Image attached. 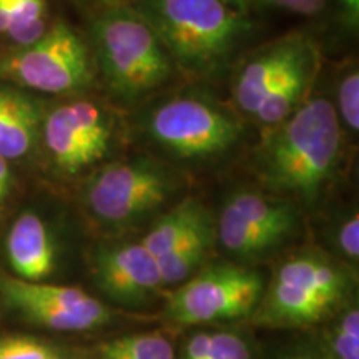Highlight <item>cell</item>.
<instances>
[{"label": "cell", "instance_id": "6da1fadb", "mask_svg": "<svg viewBox=\"0 0 359 359\" xmlns=\"http://www.w3.org/2000/svg\"><path fill=\"white\" fill-rule=\"evenodd\" d=\"M98 88L120 110H135L182 77L177 64L148 22L120 4L93 11L87 34Z\"/></svg>", "mask_w": 359, "mask_h": 359}, {"label": "cell", "instance_id": "7a4b0ae2", "mask_svg": "<svg viewBox=\"0 0 359 359\" xmlns=\"http://www.w3.org/2000/svg\"><path fill=\"white\" fill-rule=\"evenodd\" d=\"M341 154L343 127L333 100L309 97L263 135L258 173L269 190L313 206L338 172Z\"/></svg>", "mask_w": 359, "mask_h": 359}, {"label": "cell", "instance_id": "3957f363", "mask_svg": "<svg viewBox=\"0 0 359 359\" xmlns=\"http://www.w3.org/2000/svg\"><path fill=\"white\" fill-rule=\"evenodd\" d=\"M182 75L212 79L238 60L257 32V20L231 0H133Z\"/></svg>", "mask_w": 359, "mask_h": 359}, {"label": "cell", "instance_id": "277c9868", "mask_svg": "<svg viewBox=\"0 0 359 359\" xmlns=\"http://www.w3.org/2000/svg\"><path fill=\"white\" fill-rule=\"evenodd\" d=\"M133 111L143 137L185 163L222 158L245 135V120L230 103L196 85L165 90Z\"/></svg>", "mask_w": 359, "mask_h": 359}, {"label": "cell", "instance_id": "5b68a950", "mask_svg": "<svg viewBox=\"0 0 359 359\" xmlns=\"http://www.w3.org/2000/svg\"><path fill=\"white\" fill-rule=\"evenodd\" d=\"M0 82L42 97L92 93L98 79L87 35L57 17L37 42L0 53Z\"/></svg>", "mask_w": 359, "mask_h": 359}, {"label": "cell", "instance_id": "8992f818", "mask_svg": "<svg viewBox=\"0 0 359 359\" xmlns=\"http://www.w3.org/2000/svg\"><path fill=\"white\" fill-rule=\"evenodd\" d=\"M123 127V110L92 93L64 97L43 115L40 145L65 177L107 163Z\"/></svg>", "mask_w": 359, "mask_h": 359}, {"label": "cell", "instance_id": "52a82bcc", "mask_svg": "<svg viewBox=\"0 0 359 359\" xmlns=\"http://www.w3.org/2000/svg\"><path fill=\"white\" fill-rule=\"evenodd\" d=\"M182 188L168 165L147 155L107 161L90 175L82 198L98 223L128 226L158 212Z\"/></svg>", "mask_w": 359, "mask_h": 359}, {"label": "cell", "instance_id": "ba28073f", "mask_svg": "<svg viewBox=\"0 0 359 359\" xmlns=\"http://www.w3.org/2000/svg\"><path fill=\"white\" fill-rule=\"evenodd\" d=\"M348 293V278L330 259L299 255L278 268L255 320L269 326H306L325 320Z\"/></svg>", "mask_w": 359, "mask_h": 359}, {"label": "cell", "instance_id": "9c48e42d", "mask_svg": "<svg viewBox=\"0 0 359 359\" xmlns=\"http://www.w3.org/2000/svg\"><path fill=\"white\" fill-rule=\"evenodd\" d=\"M263 291V276L255 269L213 264L170 294L165 318L178 326L235 321L255 313Z\"/></svg>", "mask_w": 359, "mask_h": 359}, {"label": "cell", "instance_id": "30bf717a", "mask_svg": "<svg viewBox=\"0 0 359 359\" xmlns=\"http://www.w3.org/2000/svg\"><path fill=\"white\" fill-rule=\"evenodd\" d=\"M0 294L35 325L55 331H87L111 321L110 309L75 286L0 276Z\"/></svg>", "mask_w": 359, "mask_h": 359}, {"label": "cell", "instance_id": "8fae6325", "mask_svg": "<svg viewBox=\"0 0 359 359\" xmlns=\"http://www.w3.org/2000/svg\"><path fill=\"white\" fill-rule=\"evenodd\" d=\"M313 40L311 35L303 30H294L263 43L241 58L231 77L230 87V105L241 118L251 122L275 80L302 55Z\"/></svg>", "mask_w": 359, "mask_h": 359}, {"label": "cell", "instance_id": "7c38bea8", "mask_svg": "<svg viewBox=\"0 0 359 359\" xmlns=\"http://www.w3.org/2000/svg\"><path fill=\"white\" fill-rule=\"evenodd\" d=\"M95 280L103 293L123 306L150 302L163 286L158 262L140 241L98 251Z\"/></svg>", "mask_w": 359, "mask_h": 359}, {"label": "cell", "instance_id": "4fadbf2b", "mask_svg": "<svg viewBox=\"0 0 359 359\" xmlns=\"http://www.w3.org/2000/svg\"><path fill=\"white\" fill-rule=\"evenodd\" d=\"M47 107L45 97L0 82V156L17 161L37 150Z\"/></svg>", "mask_w": 359, "mask_h": 359}, {"label": "cell", "instance_id": "5bb4252c", "mask_svg": "<svg viewBox=\"0 0 359 359\" xmlns=\"http://www.w3.org/2000/svg\"><path fill=\"white\" fill-rule=\"evenodd\" d=\"M321 69V50L316 40L304 48L302 55L275 80L263 97L251 122L263 130L273 128L288 118L293 111L311 97L313 85Z\"/></svg>", "mask_w": 359, "mask_h": 359}, {"label": "cell", "instance_id": "9a60e30c", "mask_svg": "<svg viewBox=\"0 0 359 359\" xmlns=\"http://www.w3.org/2000/svg\"><path fill=\"white\" fill-rule=\"evenodd\" d=\"M8 263L17 278L43 281L55 268V243L50 228L34 210L13 219L6 238Z\"/></svg>", "mask_w": 359, "mask_h": 359}, {"label": "cell", "instance_id": "2e32d148", "mask_svg": "<svg viewBox=\"0 0 359 359\" xmlns=\"http://www.w3.org/2000/svg\"><path fill=\"white\" fill-rule=\"evenodd\" d=\"M210 222H213L212 215L201 201L185 198L173 205L167 213L161 215L142 238L140 243L155 258H158Z\"/></svg>", "mask_w": 359, "mask_h": 359}, {"label": "cell", "instance_id": "e0dca14e", "mask_svg": "<svg viewBox=\"0 0 359 359\" xmlns=\"http://www.w3.org/2000/svg\"><path fill=\"white\" fill-rule=\"evenodd\" d=\"M215 233L223 248L240 259H255L285 243L280 238L259 230L253 223L238 215L231 206L223 203Z\"/></svg>", "mask_w": 359, "mask_h": 359}, {"label": "cell", "instance_id": "ac0fdd59", "mask_svg": "<svg viewBox=\"0 0 359 359\" xmlns=\"http://www.w3.org/2000/svg\"><path fill=\"white\" fill-rule=\"evenodd\" d=\"M215 238V223L210 222L195 230L190 236L156 258L165 285H180L188 280L208 257Z\"/></svg>", "mask_w": 359, "mask_h": 359}, {"label": "cell", "instance_id": "d6986e66", "mask_svg": "<svg viewBox=\"0 0 359 359\" xmlns=\"http://www.w3.org/2000/svg\"><path fill=\"white\" fill-rule=\"evenodd\" d=\"M8 29L4 39L11 48L29 47L47 32L53 19L47 0H2Z\"/></svg>", "mask_w": 359, "mask_h": 359}, {"label": "cell", "instance_id": "ffe728a7", "mask_svg": "<svg viewBox=\"0 0 359 359\" xmlns=\"http://www.w3.org/2000/svg\"><path fill=\"white\" fill-rule=\"evenodd\" d=\"M98 359H175V349L165 336L156 333L123 336L100 343Z\"/></svg>", "mask_w": 359, "mask_h": 359}, {"label": "cell", "instance_id": "44dd1931", "mask_svg": "<svg viewBox=\"0 0 359 359\" xmlns=\"http://www.w3.org/2000/svg\"><path fill=\"white\" fill-rule=\"evenodd\" d=\"M0 359H90L87 351L25 334L0 336Z\"/></svg>", "mask_w": 359, "mask_h": 359}, {"label": "cell", "instance_id": "7402d4cb", "mask_svg": "<svg viewBox=\"0 0 359 359\" xmlns=\"http://www.w3.org/2000/svg\"><path fill=\"white\" fill-rule=\"evenodd\" d=\"M333 107L343 130L358 133L359 130V72L356 64H348L336 80Z\"/></svg>", "mask_w": 359, "mask_h": 359}, {"label": "cell", "instance_id": "603a6c76", "mask_svg": "<svg viewBox=\"0 0 359 359\" xmlns=\"http://www.w3.org/2000/svg\"><path fill=\"white\" fill-rule=\"evenodd\" d=\"M333 359H359V309L351 306L343 313L330 336Z\"/></svg>", "mask_w": 359, "mask_h": 359}, {"label": "cell", "instance_id": "cb8c5ba5", "mask_svg": "<svg viewBox=\"0 0 359 359\" xmlns=\"http://www.w3.org/2000/svg\"><path fill=\"white\" fill-rule=\"evenodd\" d=\"M231 2L246 12L255 8H278V11L311 17L323 12L330 0H231Z\"/></svg>", "mask_w": 359, "mask_h": 359}, {"label": "cell", "instance_id": "d4e9b609", "mask_svg": "<svg viewBox=\"0 0 359 359\" xmlns=\"http://www.w3.org/2000/svg\"><path fill=\"white\" fill-rule=\"evenodd\" d=\"M208 359H251V351L241 336L222 331L212 334Z\"/></svg>", "mask_w": 359, "mask_h": 359}, {"label": "cell", "instance_id": "484cf974", "mask_svg": "<svg viewBox=\"0 0 359 359\" xmlns=\"http://www.w3.org/2000/svg\"><path fill=\"white\" fill-rule=\"evenodd\" d=\"M341 251L349 259L359 258V215L354 212L339 224L338 235H336Z\"/></svg>", "mask_w": 359, "mask_h": 359}, {"label": "cell", "instance_id": "4316f807", "mask_svg": "<svg viewBox=\"0 0 359 359\" xmlns=\"http://www.w3.org/2000/svg\"><path fill=\"white\" fill-rule=\"evenodd\" d=\"M210 346H212V334L210 333H198L193 334L187 341L185 351H183L182 359H208Z\"/></svg>", "mask_w": 359, "mask_h": 359}, {"label": "cell", "instance_id": "83f0119b", "mask_svg": "<svg viewBox=\"0 0 359 359\" xmlns=\"http://www.w3.org/2000/svg\"><path fill=\"white\" fill-rule=\"evenodd\" d=\"M339 12L341 24L348 29V32H358L359 27V0H336Z\"/></svg>", "mask_w": 359, "mask_h": 359}, {"label": "cell", "instance_id": "f1b7e54d", "mask_svg": "<svg viewBox=\"0 0 359 359\" xmlns=\"http://www.w3.org/2000/svg\"><path fill=\"white\" fill-rule=\"evenodd\" d=\"M12 190V170L11 161H7L4 156H0V203L6 201Z\"/></svg>", "mask_w": 359, "mask_h": 359}, {"label": "cell", "instance_id": "f546056e", "mask_svg": "<svg viewBox=\"0 0 359 359\" xmlns=\"http://www.w3.org/2000/svg\"><path fill=\"white\" fill-rule=\"evenodd\" d=\"M80 2L85 4V6L92 7L93 11H97V8L110 7V6H120V4H132L133 0H80Z\"/></svg>", "mask_w": 359, "mask_h": 359}, {"label": "cell", "instance_id": "4dcf8cb0", "mask_svg": "<svg viewBox=\"0 0 359 359\" xmlns=\"http://www.w3.org/2000/svg\"><path fill=\"white\" fill-rule=\"evenodd\" d=\"M288 359H325V358H318V356H303V354H299V356L288 358Z\"/></svg>", "mask_w": 359, "mask_h": 359}]
</instances>
